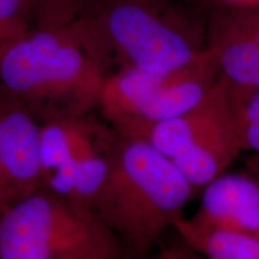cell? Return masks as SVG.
Masks as SVG:
<instances>
[{
    "mask_svg": "<svg viewBox=\"0 0 259 259\" xmlns=\"http://www.w3.org/2000/svg\"><path fill=\"white\" fill-rule=\"evenodd\" d=\"M241 153L232 107L231 111L200 132L171 161L196 194L228 170Z\"/></svg>",
    "mask_w": 259,
    "mask_h": 259,
    "instance_id": "10",
    "label": "cell"
},
{
    "mask_svg": "<svg viewBox=\"0 0 259 259\" xmlns=\"http://www.w3.org/2000/svg\"><path fill=\"white\" fill-rule=\"evenodd\" d=\"M2 50H3V47H2V45H0V52H2Z\"/></svg>",
    "mask_w": 259,
    "mask_h": 259,
    "instance_id": "21",
    "label": "cell"
},
{
    "mask_svg": "<svg viewBox=\"0 0 259 259\" xmlns=\"http://www.w3.org/2000/svg\"><path fill=\"white\" fill-rule=\"evenodd\" d=\"M37 27H59L84 17L97 0H31Z\"/></svg>",
    "mask_w": 259,
    "mask_h": 259,
    "instance_id": "14",
    "label": "cell"
},
{
    "mask_svg": "<svg viewBox=\"0 0 259 259\" xmlns=\"http://www.w3.org/2000/svg\"><path fill=\"white\" fill-rule=\"evenodd\" d=\"M198 209L186 220L199 228L259 236V183L245 169L225 173L202 189Z\"/></svg>",
    "mask_w": 259,
    "mask_h": 259,
    "instance_id": "9",
    "label": "cell"
},
{
    "mask_svg": "<svg viewBox=\"0 0 259 259\" xmlns=\"http://www.w3.org/2000/svg\"><path fill=\"white\" fill-rule=\"evenodd\" d=\"M232 107L229 94L220 79L198 105L168 120L144 126L132 137L144 139L171 160Z\"/></svg>",
    "mask_w": 259,
    "mask_h": 259,
    "instance_id": "11",
    "label": "cell"
},
{
    "mask_svg": "<svg viewBox=\"0 0 259 259\" xmlns=\"http://www.w3.org/2000/svg\"><path fill=\"white\" fill-rule=\"evenodd\" d=\"M17 199V196H16L14 191L10 189L8 184L0 177V212L8 208L9 205H11Z\"/></svg>",
    "mask_w": 259,
    "mask_h": 259,
    "instance_id": "18",
    "label": "cell"
},
{
    "mask_svg": "<svg viewBox=\"0 0 259 259\" xmlns=\"http://www.w3.org/2000/svg\"><path fill=\"white\" fill-rule=\"evenodd\" d=\"M174 234H176V239L173 240L168 242L158 241L155 247L156 251H155L154 259H206L202 253L187 244L184 239H181L176 232Z\"/></svg>",
    "mask_w": 259,
    "mask_h": 259,
    "instance_id": "16",
    "label": "cell"
},
{
    "mask_svg": "<svg viewBox=\"0 0 259 259\" xmlns=\"http://www.w3.org/2000/svg\"><path fill=\"white\" fill-rule=\"evenodd\" d=\"M232 105L242 153H259V92Z\"/></svg>",
    "mask_w": 259,
    "mask_h": 259,
    "instance_id": "15",
    "label": "cell"
},
{
    "mask_svg": "<svg viewBox=\"0 0 259 259\" xmlns=\"http://www.w3.org/2000/svg\"><path fill=\"white\" fill-rule=\"evenodd\" d=\"M105 77L79 19L34 28L0 52V83L40 122L88 115L97 108Z\"/></svg>",
    "mask_w": 259,
    "mask_h": 259,
    "instance_id": "3",
    "label": "cell"
},
{
    "mask_svg": "<svg viewBox=\"0 0 259 259\" xmlns=\"http://www.w3.org/2000/svg\"><path fill=\"white\" fill-rule=\"evenodd\" d=\"M205 40L206 52L232 102L259 92V41L232 6L220 4L210 10Z\"/></svg>",
    "mask_w": 259,
    "mask_h": 259,
    "instance_id": "7",
    "label": "cell"
},
{
    "mask_svg": "<svg viewBox=\"0 0 259 259\" xmlns=\"http://www.w3.org/2000/svg\"><path fill=\"white\" fill-rule=\"evenodd\" d=\"M171 231L206 259H259V236L199 228L185 216Z\"/></svg>",
    "mask_w": 259,
    "mask_h": 259,
    "instance_id": "12",
    "label": "cell"
},
{
    "mask_svg": "<svg viewBox=\"0 0 259 259\" xmlns=\"http://www.w3.org/2000/svg\"><path fill=\"white\" fill-rule=\"evenodd\" d=\"M245 170L259 183V153H247L242 157Z\"/></svg>",
    "mask_w": 259,
    "mask_h": 259,
    "instance_id": "19",
    "label": "cell"
},
{
    "mask_svg": "<svg viewBox=\"0 0 259 259\" xmlns=\"http://www.w3.org/2000/svg\"><path fill=\"white\" fill-rule=\"evenodd\" d=\"M223 5L239 6V8H246V6H257L259 5V0H220Z\"/></svg>",
    "mask_w": 259,
    "mask_h": 259,
    "instance_id": "20",
    "label": "cell"
},
{
    "mask_svg": "<svg viewBox=\"0 0 259 259\" xmlns=\"http://www.w3.org/2000/svg\"><path fill=\"white\" fill-rule=\"evenodd\" d=\"M193 194L169 157L144 139L115 131L106 180L92 211L120 240L128 259H148L184 218Z\"/></svg>",
    "mask_w": 259,
    "mask_h": 259,
    "instance_id": "1",
    "label": "cell"
},
{
    "mask_svg": "<svg viewBox=\"0 0 259 259\" xmlns=\"http://www.w3.org/2000/svg\"><path fill=\"white\" fill-rule=\"evenodd\" d=\"M67 259H77V258H67Z\"/></svg>",
    "mask_w": 259,
    "mask_h": 259,
    "instance_id": "22",
    "label": "cell"
},
{
    "mask_svg": "<svg viewBox=\"0 0 259 259\" xmlns=\"http://www.w3.org/2000/svg\"><path fill=\"white\" fill-rule=\"evenodd\" d=\"M36 27V14L31 0H0V45L3 48Z\"/></svg>",
    "mask_w": 259,
    "mask_h": 259,
    "instance_id": "13",
    "label": "cell"
},
{
    "mask_svg": "<svg viewBox=\"0 0 259 259\" xmlns=\"http://www.w3.org/2000/svg\"><path fill=\"white\" fill-rule=\"evenodd\" d=\"M114 136L111 125L89 114L42 121L38 143L42 189L92 210L106 180Z\"/></svg>",
    "mask_w": 259,
    "mask_h": 259,
    "instance_id": "6",
    "label": "cell"
},
{
    "mask_svg": "<svg viewBox=\"0 0 259 259\" xmlns=\"http://www.w3.org/2000/svg\"><path fill=\"white\" fill-rule=\"evenodd\" d=\"M206 17L176 0H97L79 19L105 74L169 72L206 57Z\"/></svg>",
    "mask_w": 259,
    "mask_h": 259,
    "instance_id": "2",
    "label": "cell"
},
{
    "mask_svg": "<svg viewBox=\"0 0 259 259\" xmlns=\"http://www.w3.org/2000/svg\"><path fill=\"white\" fill-rule=\"evenodd\" d=\"M238 18L248 28L255 38L259 41V5L257 6H246V8H239V6H232Z\"/></svg>",
    "mask_w": 259,
    "mask_h": 259,
    "instance_id": "17",
    "label": "cell"
},
{
    "mask_svg": "<svg viewBox=\"0 0 259 259\" xmlns=\"http://www.w3.org/2000/svg\"><path fill=\"white\" fill-rule=\"evenodd\" d=\"M219 80L218 67L209 54L169 72L118 70L105 77L97 108L118 134L132 137L144 126L198 105Z\"/></svg>",
    "mask_w": 259,
    "mask_h": 259,
    "instance_id": "5",
    "label": "cell"
},
{
    "mask_svg": "<svg viewBox=\"0 0 259 259\" xmlns=\"http://www.w3.org/2000/svg\"><path fill=\"white\" fill-rule=\"evenodd\" d=\"M128 259L87 206L40 189L0 212V259Z\"/></svg>",
    "mask_w": 259,
    "mask_h": 259,
    "instance_id": "4",
    "label": "cell"
},
{
    "mask_svg": "<svg viewBox=\"0 0 259 259\" xmlns=\"http://www.w3.org/2000/svg\"><path fill=\"white\" fill-rule=\"evenodd\" d=\"M40 128L30 109L0 83V177L17 198L42 189Z\"/></svg>",
    "mask_w": 259,
    "mask_h": 259,
    "instance_id": "8",
    "label": "cell"
}]
</instances>
